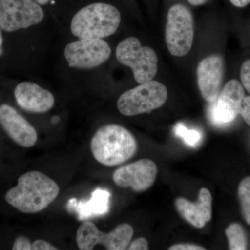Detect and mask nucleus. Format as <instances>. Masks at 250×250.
I'll use <instances>...</instances> for the list:
<instances>
[{
  "mask_svg": "<svg viewBox=\"0 0 250 250\" xmlns=\"http://www.w3.org/2000/svg\"><path fill=\"white\" fill-rule=\"evenodd\" d=\"M111 49L100 39H79L67 44L64 56L69 67L91 69L100 66L111 57Z\"/></svg>",
  "mask_w": 250,
  "mask_h": 250,
  "instance_id": "nucleus-9",
  "label": "nucleus"
},
{
  "mask_svg": "<svg viewBox=\"0 0 250 250\" xmlns=\"http://www.w3.org/2000/svg\"><path fill=\"white\" fill-rule=\"evenodd\" d=\"M238 194L243 218L250 225V177L241 181L238 187Z\"/></svg>",
  "mask_w": 250,
  "mask_h": 250,
  "instance_id": "nucleus-18",
  "label": "nucleus"
},
{
  "mask_svg": "<svg viewBox=\"0 0 250 250\" xmlns=\"http://www.w3.org/2000/svg\"><path fill=\"white\" fill-rule=\"evenodd\" d=\"M157 171L154 161L143 159L115 171L113 182L119 187L131 188L135 192L146 191L155 182Z\"/></svg>",
  "mask_w": 250,
  "mask_h": 250,
  "instance_id": "nucleus-10",
  "label": "nucleus"
},
{
  "mask_svg": "<svg viewBox=\"0 0 250 250\" xmlns=\"http://www.w3.org/2000/svg\"><path fill=\"white\" fill-rule=\"evenodd\" d=\"M175 205L179 214L195 228L201 229L211 220L212 196L206 188H202L199 192L195 203L179 197L176 200Z\"/></svg>",
  "mask_w": 250,
  "mask_h": 250,
  "instance_id": "nucleus-15",
  "label": "nucleus"
},
{
  "mask_svg": "<svg viewBox=\"0 0 250 250\" xmlns=\"http://www.w3.org/2000/svg\"><path fill=\"white\" fill-rule=\"evenodd\" d=\"M133 236L134 229L129 224H121L111 232L104 233L87 220L79 227L76 242L81 250H91L97 245H102L108 250H124L127 249Z\"/></svg>",
  "mask_w": 250,
  "mask_h": 250,
  "instance_id": "nucleus-7",
  "label": "nucleus"
},
{
  "mask_svg": "<svg viewBox=\"0 0 250 250\" xmlns=\"http://www.w3.org/2000/svg\"><path fill=\"white\" fill-rule=\"evenodd\" d=\"M44 11L34 0H0V27L6 32L42 22Z\"/></svg>",
  "mask_w": 250,
  "mask_h": 250,
  "instance_id": "nucleus-8",
  "label": "nucleus"
},
{
  "mask_svg": "<svg viewBox=\"0 0 250 250\" xmlns=\"http://www.w3.org/2000/svg\"><path fill=\"white\" fill-rule=\"evenodd\" d=\"M59 191L53 179L39 171H31L18 178V185L6 192L5 200L22 213H36L51 205Z\"/></svg>",
  "mask_w": 250,
  "mask_h": 250,
  "instance_id": "nucleus-1",
  "label": "nucleus"
},
{
  "mask_svg": "<svg viewBox=\"0 0 250 250\" xmlns=\"http://www.w3.org/2000/svg\"><path fill=\"white\" fill-rule=\"evenodd\" d=\"M245 97L243 85L238 81L231 80L225 85L218 99L212 103L210 117L216 125L229 124L240 114L242 101Z\"/></svg>",
  "mask_w": 250,
  "mask_h": 250,
  "instance_id": "nucleus-11",
  "label": "nucleus"
},
{
  "mask_svg": "<svg viewBox=\"0 0 250 250\" xmlns=\"http://www.w3.org/2000/svg\"><path fill=\"white\" fill-rule=\"evenodd\" d=\"M166 44L171 55L182 57L189 53L194 40V20L190 10L182 4L171 6L167 15Z\"/></svg>",
  "mask_w": 250,
  "mask_h": 250,
  "instance_id": "nucleus-6",
  "label": "nucleus"
},
{
  "mask_svg": "<svg viewBox=\"0 0 250 250\" xmlns=\"http://www.w3.org/2000/svg\"><path fill=\"white\" fill-rule=\"evenodd\" d=\"M224 77L223 57L211 54L202 59L197 68V85L207 103H215L221 91Z\"/></svg>",
  "mask_w": 250,
  "mask_h": 250,
  "instance_id": "nucleus-12",
  "label": "nucleus"
},
{
  "mask_svg": "<svg viewBox=\"0 0 250 250\" xmlns=\"http://www.w3.org/2000/svg\"><path fill=\"white\" fill-rule=\"evenodd\" d=\"M34 1L40 5H45L49 3L50 0H34Z\"/></svg>",
  "mask_w": 250,
  "mask_h": 250,
  "instance_id": "nucleus-28",
  "label": "nucleus"
},
{
  "mask_svg": "<svg viewBox=\"0 0 250 250\" xmlns=\"http://www.w3.org/2000/svg\"><path fill=\"white\" fill-rule=\"evenodd\" d=\"M0 124L15 143L23 147H31L37 142L35 128L8 104L0 106Z\"/></svg>",
  "mask_w": 250,
  "mask_h": 250,
  "instance_id": "nucleus-13",
  "label": "nucleus"
},
{
  "mask_svg": "<svg viewBox=\"0 0 250 250\" xmlns=\"http://www.w3.org/2000/svg\"><path fill=\"white\" fill-rule=\"evenodd\" d=\"M14 95L18 106L30 113H46L53 107L55 103L51 92L30 82H23L18 84L15 88Z\"/></svg>",
  "mask_w": 250,
  "mask_h": 250,
  "instance_id": "nucleus-14",
  "label": "nucleus"
},
{
  "mask_svg": "<svg viewBox=\"0 0 250 250\" xmlns=\"http://www.w3.org/2000/svg\"><path fill=\"white\" fill-rule=\"evenodd\" d=\"M13 250H31V243L26 236H19L15 240Z\"/></svg>",
  "mask_w": 250,
  "mask_h": 250,
  "instance_id": "nucleus-20",
  "label": "nucleus"
},
{
  "mask_svg": "<svg viewBox=\"0 0 250 250\" xmlns=\"http://www.w3.org/2000/svg\"><path fill=\"white\" fill-rule=\"evenodd\" d=\"M167 99L166 85L157 81L151 80L122 94L117 107L123 116H137L161 107Z\"/></svg>",
  "mask_w": 250,
  "mask_h": 250,
  "instance_id": "nucleus-5",
  "label": "nucleus"
},
{
  "mask_svg": "<svg viewBox=\"0 0 250 250\" xmlns=\"http://www.w3.org/2000/svg\"><path fill=\"white\" fill-rule=\"evenodd\" d=\"M1 29L0 27V57L3 54V37Z\"/></svg>",
  "mask_w": 250,
  "mask_h": 250,
  "instance_id": "nucleus-27",
  "label": "nucleus"
},
{
  "mask_svg": "<svg viewBox=\"0 0 250 250\" xmlns=\"http://www.w3.org/2000/svg\"><path fill=\"white\" fill-rule=\"evenodd\" d=\"M188 2L194 6H202L208 1V0H187Z\"/></svg>",
  "mask_w": 250,
  "mask_h": 250,
  "instance_id": "nucleus-26",
  "label": "nucleus"
},
{
  "mask_svg": "<svg viewBox=\"0 0 250 250\" xmlns=\"http://www.w3.org/2000/svg\"><path fill=\"white\" fill-rule=\"evenodd\" d=\"M242 83L250 94V59L243 62L241 68Z\"/></svg>",
  "mask_w": 250,
  "mask_h": 250,
  "instance_id": "nucleus-19",
  "label": "nucleus"
},
{
  "mask_svg": "<svg viewBox=\"0 0 250 250\" xmlns=\"http://www.w3.org/2000/svg\"><path fill=\"white\" fill-rule=\"evenodd\" d=\"M121 14L116 6L108 3L94 2L77 11L72 18L70 29L78 39H100L116 33Z\"/></svg>",
  "mask_w": 250,
  "mask_h": 250,
  "instance_id": "nucleus-3",
  "label": "nucleus"
},
{
  "mask_svg": "<svg viewBox=\"0 0 250 250\" xmlns=\"http://www.w3.org/2000/svg\"><path fill=\"white\" fill-rule=\"evenodd\" d=\"M174 134L183 140L188 147H197L201 143L202 134L198 130L188 129L182 123H178L174 126Z\"/></svg>",
  "mask_w": 250,
  "mask_h": 250,
  "instance_id": "nucleus-17",
  "label": "nucleus"
},
{
  "mask_svg": "<svg viewBox=\"0 0 250 250\" xmlns=\"http://www.w3.org/2000/svg\"><path fill=\"white\" fill-rule=\"evenodd\" d=\"M206 248L204 247L197 246V245L192 244H177L171 246L169 250H205Z\"/></svg>",
  "mask_w": 250,
  "mask_h": 250,
  "instance_id": "nucleus-24",
  "label": "nucleus"
},
{
  "mask_svg": "<svg viewBox=\"0 0 250 250\" xmlns=\"http://www.w3.org/2000/svg\"><path fill=\"white\" fill-rule=\"evenodd\" d=\"M58 248L52 246L44 240H36L31 244V250H57Z\"/></svg>",
  "mask_w": 250,
  "mask_h": 250,
  "instance_id": "nucleus-22",
  "label": "nucleus"
},
{
  "mask_svg": "<svg viewBox=\"0 0 250 250\" xmlns=\"http://www.w3.org/2000/svg\"><path fill=\"white\" fill-rule=\"evenodd\" d=\"M127 249L129 250H147L149 249V245H148V242L146 238H136L129 246H128Z\"/></svg>",
  "mask_w": 250,
  "mask_h": 250,
  "instance_id": "nucleus-23",
  "label": "nucleus"
},
{
  "mask_svg": "<svg viewBox=\"0 0 250 250\" xmlns=\"http://www.w3.org/2000/svg\"><path fill=\"white\" fill-rule=\"evenodd\" d=\"M230 2L238 8H243L248 6L250 3V0H229Z\"/></svg>",
  "mask_w": 250,
  "mask_h": 250,
  "instance_id": "nucleus-25",
  "label": "nucleus"
},
{
  "mask_svg": "<svg viewBox=\"0 0 250 250\" xmlns=\"http://www.w3.org/2000/svg\"><path fill=\"white\" fill-rule=\"evenodd\" d=\"M118 62L130 67L138 83L152 80L158 70V57L151 47L143 46L137 38H126L116 48Z\"/></svg>",
  "mask_w": 250,
  "mask_h": 250,
  "instance_id": "nucleus-4",
  "label": "nucleus"
},
{
  "mask_svg": "<svg viewBox=\"0 0 250 250\" xmlns=\"http://www.w3.org/2000/svg\"><path fill=\"white\" fill-rule=\"evenodd\" d=\"M225 234L228 237L229 250H247L248 243L246 233L241 225L237 223L231 224L225 230Z\"/></svg>",
  "mask_w": 250,
  "mask_h": 250,
  "instance_id": "nucleus-16",
  "label": "nucleus"
},
{
  "mask_svg": "<svg viewBox=\"0 0 250 250\" xmlns=\"http://www.w3.org/2000/svg\"><path fill=\"white\" fill-rule=\"evenodd\" d=\"M240 114L250 126V96L244 97L241 104Z\"/></svg>",
  "mask_w": 250,
  "mask_h": 250,
  "instance_id": "nucleus-21",
  "label": "nucleus"
},
{
  "mask_svg": "<svg viewBox=\"0 0 250 250\" xmlns=\"http://www.w3.org/2000/svg\"><path fill=\"white\" fill-rule=\"evenodd\" d=\"M90 149L100 164L114 166L126 162L134 156L137 143L129 130L121 125H106L93 135Z\"/></svg>",
  "mask_w": 250,
  "mask_h": 250,
  "instance_id": "nucleus-2",
  "label": "nucleus"
}]
</instances>
